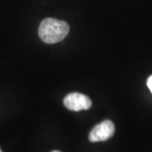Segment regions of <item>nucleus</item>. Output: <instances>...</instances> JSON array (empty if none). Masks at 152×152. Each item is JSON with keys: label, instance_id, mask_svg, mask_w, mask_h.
<instances>
[{"label": "nucleus", "instance_id": "5", "mask_svg": "<svg viewBox=\"0 0 152 152\" xmlns=\"http://www.w3.org/2000/svg\"><path fill=\"white\" fill-rule=\"evenodd\" d=\"M52 152H60V151H52Z\"/></svg>", "mask_w": 152, "mask_h": 152}, {"label": "nucleus", "instance_id": "6", "mask_svg": "<svg viewBox=\"0 0 152 152\" xmlns=\"http://www.w3.org/2000/svg\"><path fill=\"white\" fill-rule=\"evenodd\" d=\"M0 152H3V151H1V149H0Z\"/></svg>", "mask_w": 152, "mask_h": 152}, {"label": "nucleus", "instance_id": "3", "mask_svg": "<svg viewBox=\"0 0 152 152\" xmlns=\"http://www.w3.org/2000/svg\"><path fill=\"white\" fill-rule=\"evenodd\" d=\"M115 133L114 124L110 120H105L93 128L89 134L91 142H99L107 140L113 136Z\"/></svg>", "mask_w": 152, "mask_h": 152}, {"label": "nucleus", "instance_id": "2", "mask_svg": "<svg viewBox=\"0 0 152 152\" xmlns=\"http://www.w3.org/2000/svg\"><path fill=\"white\" fill-rule=\"evenodd\" d=\"M64 104L67 108L74 112L88 110L91 107V100L81 93H70L64 100Z\"/></svg>", "mask_w": 152, "mask_h": 152}, {"label": "nucleus", "instance_id": "4", "mask_svg": "<svg viewBox=\"0 0 152 152\" xmlns=\"http://www.w3.org/2000/svg\"><path fill=\"white\" fill-rule=\"evenodd\" d=\"M147 86L149 87V89L151 90L152 93V75L149 77V79L147 80Z\"/></svg>", "mask_w": 152, "mask_h": 152}, {"label": "nucleus", "instance_id": "1", "mask_svg": "<svg viewBox=\"0 0 152 152\" xmlns=\"http://www.w3.org/2000/svg\"><path fill=\"white\" fill-rule=\"evenodd\" d=\"M69 32V26L65 21L47 18L40 24L38 35L45 43L55 44L63 41Z\"/></svg>", "mask_w": 152, "mask_h": 152}]
</instances>
